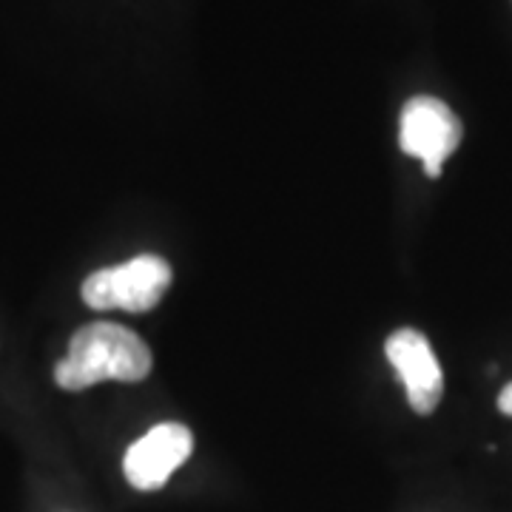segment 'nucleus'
<instances>
[{"instance_id": "f257e3e1", "label": "nucleus", "mask_w": 512, "mask_h": 512, "mask_svg": "<svg viewBox=\"0 0 512 512\" xmlns=\"http://www.w3.org/2000/svg\"><path fill=\"white\" fill-rule=\"evenodd\" d=\"M151 350L134 330L114 322L83 325L69 342V353L55 367L63 390H86L100 382H140L151 373Z\"/></svg>"}, {"instance_id": "f03ea898", "label": "nucleus", "mask_w": 512, "mask_h": 512, "mask_svg": "<svg viewBox=\"0 0 512 512\" xmlns=\"http://www.w3.org/2000/svg\"><path fill=\"white\" fill-rule=\"evenodd\" d=\"M171 276V265L163 256L140 254L123 265H111L86 276L80 293L94 311L146 313L163 302Z\"/></svg>"}, {"instance_id": "7ed1b4c3", "label": "nucleus", "mask_w": 512, "mask_h": 512, "mask_svg": "<svg viewBox=\"0 0 512 512\" xmlns=\"http://www.w3.org/2000/svg\"><path fill=\"white\" fill-rule=\"evenodd\" d=\"M461 120L439 97L419 94L404 103L399 120V148L410 157H419L427 177H441L447 157L461 146Z\"/></svg>"}, {"instance_id": "20e7f679", "label": "nucleus", "mask_w": 512, "mask_h": 512, "mask_svg": "<svg viewBox=\"0 0 512 512\" xmlns=\"http://www.w3.org/2000/svg\"><path fill=\"white\" fill-rule=\"evenodd\" d=\"M384 353L402 379L410 407L419 416H430L444 396V373L430 339L416 328H399L387 336Z\"/></svg>"}, {"instance_id": "39448f33", "label": "nucleus", "mask_w": 512, "mask_h": 512, "mask_svg": "<svg viewBox=\"0 0 512 512\" xmlns=\"http://www.w3.org/2000/svg\"><path fill=\"white\" fill-rule=\"evenodd\" d=\"M194 450V436L180 421H163L151 427L140 441L128 447L123 458V473L134 490H160L171 478L174 470H180Z\"/></svg>"}, {"instance_id": "423d86ee", "label": "nucleus", "mask_w": 512, "mask_h": 512, "mask_svg": "<svg viewBox=\"0 0 512 512\" xmlns=\"http://www.w3.org/2000/svg\"><path fill=\"white\" fill-rule=\"evenodd\" d=\"M498 410L512 419V382L501 387V393H498Z\"/></svg>"}]
</instances>
